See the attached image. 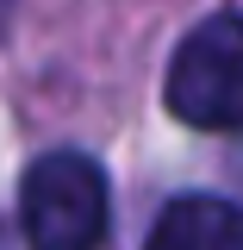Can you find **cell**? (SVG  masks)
I'll return each mask as SVG.
<instances>
[{"mask_svg":"<svg viewBox=\"0 0 243 250\" xmlns=\"http://www.w3.org/2000/svg\"><path fill=\"white\" fill-rule=\"evenodd\" d=\"M19 231L31 250H100L112 231L106 169L81 150L37 156L19 182Z\"/></svg>","mask_w":243,"mask_h":250,"instance_id":"cell-1","label":"cell"},{"mask_svg":"<svg viewBox=\"0 0 243 250\" xmlns=\"http://www.w3.org/2000/svg\"><path fill=\"white\" fill-rule=\"evenodd\" d=\"M162 94L193 131H243V13H212L187 31L168 57Z\"/></svg>","mask_w":243,"mask_h":250,"instance_id":"cell-2","label":"cell"},{"mask_svg":"<svg viewBox=\"0 0 243 250\" xmlns=\"http://www.w3.org/2000/svg\"><path fill=\"white\" fill-rule=\"evenodd\" d=\"M144 250H243V207L224 194H175Z\"/></svg>","mask_w":243,"mask_h":250,"instance_id":"cell-3","label":"cell"},{"mask_svg":"<svg viewBox=\"0 0 243 250\" xmlns=\"http://www.w3.org/2000/svg\"><path fill=\"white\" fill-rule=\"evenodd\" d=\"M0 19H6V0H0Z\"/></svg>","mask_w":243,"mask_h":250,"instance_id":"cell-4","label":"cell"}]
</instances>
